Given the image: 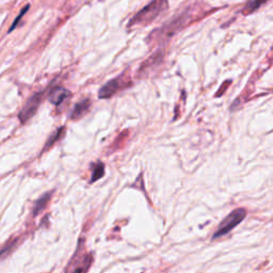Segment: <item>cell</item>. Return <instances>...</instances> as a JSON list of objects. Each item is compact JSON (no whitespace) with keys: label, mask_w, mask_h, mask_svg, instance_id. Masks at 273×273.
Wrapping results in <instances>:
<instances>
[{"label":"cell","mask_w":273,"mask_h":273,"mask_svg":"<svg viewBox=\"0 0 273 273\" xmlns=\"http://www.w3.org/2000/svg\"><path fill=\"white\" fill-rule=\"evenodd\" d=\"M204 13L205 11L200 9V6L187 8L186 10L175 15L173 18L166 22L164 25L155 29V31H152L150 36H148V42H150V44H156L168 41V40H170L182 28L189 25L191 22L200 18V16H203Z\"/></svg>","instance_id":"obj_1"},{"label":"cell","mask_w":273,"mask_h":273,"mask_svg":"<svg viewBox=\"0 0 273 273\" xmlns=\"http://www.w3.org/2000/svg\"><path fill=\"white\" fill-rule=\"evenodd\" d=\"M168 9V0H152V2L136 13L128 22V28L146 26L158 18Z\"/></svg>","instance_id":"obj_2"},{"label":"cell","mask_w":273,"mask_h":273,"mask_svg":"<svg viewBox=\"0 0 273 273\" xmlns=\"http://www.w3.org/2000/svg\"><path fill=\"white\" fill-rule=\"evenodd\" d=\"M132 82L130 77L127 74H121L120 76L111 79L106 84H104L98 92V98L100 100H108L111 98L112 96L118 94L123 90L128 89L132 86Z\"/></svg>","instance_id":"obj_3"},{"label":"cell","mask_w":273,"mask_h":273,"mask_svg":"<svg viewBox=\"0 0 273 273\" xmlns=\"http://www.w3.org/2000/svg\"><path fill=\"white\" fill-rule=\"evenodd\" d=\"M246 216V212L244 208H237L234 212H232L226 219H224L214 234L212 239H216L226 236L230 230H234L237 226H239Z\"/></svg>","instance_id":"obj_4"},{"label":"cell","mask_w":273,"mask_h":273,"mask_svg":"<svg viewBox=\"0 0 273 273\" xmlns=\"http://www.w3.org/2000/svg\"><path fill=\"white\" fill-rule=\"evenodd\" d=\"M93 262V256L90 253L84 251V248H79L73 258L70 262L66 273H86L91 268Z\"/></svg>","instance_id":"obj_5"},{"label":"cell","mask_w":273,"mask_h":273,"mask_svg":"<svg viewBox=\"0 0 273 273\" xmlns=\"http://www.w3.org/2000/svg\"><path fill=\"white\" fill-rule=\"evenodd\" d=\"M44 94L45 92H38L32 95L31 98L27 100L25 106H24V108L20 110L18 114L20 122L22 124H26L36 116L40 105H41L44 100Z\"/></svg>","instance_id":"obj_6"},{"label":"cell","mask_w":273,"mask_h":273,"mask_svg":"<svg viewBox=\"0 0 273 273\" xmlns=\"http://www.w3.org/2000/svg\"><path fill=\"white\" fill-rule=\"evenodd\" d=\"M164 58V52L162 48H159V50H157L150 56V57H148L141 64L140 68L138 70V77L139 78L148 77L150 74V72L157 68L160 64L162 63Z\"/></svg>","instance_id":"obj_7"},{"label":"cell","mask_w":273,"mask_h":273,"mask_svg":"<svg viewBox=\"0 0 273 273\" xmlns=\"http://www.w3.org/2000/svg\"><path fill=\"white\" fill-rule=\"evenodd\" d=\"M72 96V92L68 91L66 88L62 86H56L54 89H52L50 94H48V100L54 105L56 107H59L60 105L68 100Z\"/></svg>","instance_id":"obj_8"},{"label":"cell","mask_w":273,"mask_h":273,"mask_svg":"<svg viewBox=\"0 0 273 273\" xmlns=\"http://www.w3.org/2000/svg\"><path fill=\"white\" fill-rule=\"evenodd\" d=\"M91 108V100L89 98H86L82 102H77L76 105L74 106L73 111H72L70 114V120H74V121H77V120L82 118V116H84L88 111L90 110Z\"/></svg>","instance_id":"obj_9"},{"label":"cell","mask_w":273,"mask_h":273,"mask_svg":"<svg viewBox=\"0 0 273 273\" xmlns=\"http://www.w3.org/2000/svg\"><path fill=\"white\" fill-rule=\"evenodd\" d=\"M63 134H66V127H60L58 130H56L50 136V138H48V140H47V142L45 144V146H44V150H46L48 148H50L56 142H58L62 138Z\"/></svg>","instance_id":"obj_10"},{"label":"cell","mask_w":273,"mask_h":273,"mask_svg":"<svg viewBox=\"0 0 273 273\" xmlns=\"http://www.w3.org/2000/svg\"><path fill=\"white\" fill-rule=\"evenodd\" d=\"M268 2V0H250L246 4V6H244V9L242 10V13L244 15H248V14H252L253 12H255L256 10H258L264 4Z\"/></svg>","instance_id":"obj_11"},{"label":"cell","mask_w":273,"mask_h":273,"mask_svg":"<svg viewBox=\"0 0 273 273\" xmlns=\"http://www.w3.org/2000/svg\"><path fill=\"white\" fill-rule=\"evenodd\" d=\"M105 175V166L102 162H98L92 166V178L91 182H94L96 180H100L102 176Z\"/></svg>","instance_id":"obj_12"},{"label":"cell","mask_w":273,"mask_h":273,"mask_svg":"<svg viewBox=\"0 0 273 273\" xmlns=\"http://www.w3.org/2000/svg\"><path fill=\"white\" fill-rule=\"evenodd\" d=\"M50 200V194H45L41 198H40L34 207V216H36L38 214L41 212L44 208L47 206L48 200Z\"/></svg>","instance_id":"obj_13"},{"label":"cell","mask_w":273,"mask_h":273,"mask_svg":"<svg viewBox=\"0 0 273 273\" xmlns=\"http://www.w3.org/2000/svg\"><path fill=\"white\" fill-rule=\"evenodd\" d=\"M18 238L10 240V242L4 246L2 250H0V258H6V255H9L14 250L15 246H18Z\"/></svg>","instance_id":"obj_14"},{"label":"cell","mask_w":273,"mask_h":273,"mask_svg":"<svg viewBox=\"0 0 273 273\" xmlns=\"http://www.w3.org/2000/svg\"><path fill=\"white\" fill-rule=\"evenodd\" d=\"M29 8H30V6L29 4H27V6H25V8H24V9L20 12V15L18 16V18H15V20L13 22V24H12V26L10 27V29H9V31H8V32H9V34H11V32L16 28V26H18V24H20V20L24 18V16H25V14L27 13V11L29 10Z\"/></svg>","instance_id":"obj_15"}]
</instances>
